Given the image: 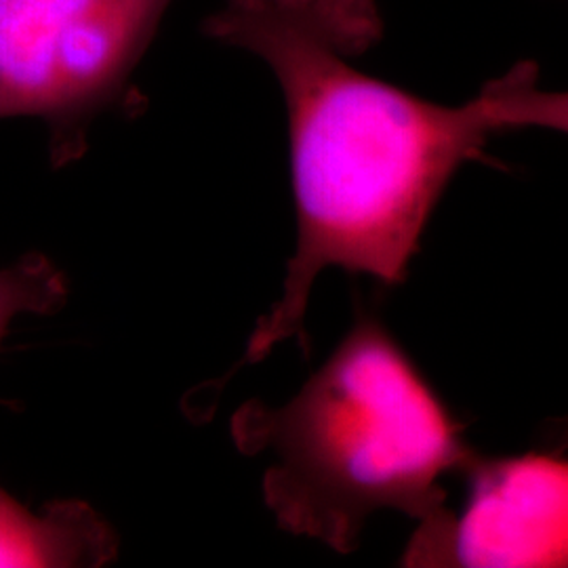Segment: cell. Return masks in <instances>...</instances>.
<instances>
[{
  "label": "cell",
  "mask_w": 568,
  "mask_h": 568,
  "mask_svg": "<svg viewBox=\"0 0 568 568\" xmlns=\"http://www.w3.org/2000/svg\"><path fill=\"white\" fill-rule=\"evenodd\" d=\"M119 554V537L84 501H55L42 514L0 488V567H103Z\"/></svg>",
  "instance_id": "obj_5"
},
{
  "label": "cell",
  "mask_w": 568,
  "mask_h": 568,
  "mask_svg": "<svg viewBox=\"0 0 568 568\" xmlns=\"http://www.w3.org/2000/svg\"><path fill=\"white\" fill-rule=\"evenodd\" d=\"M68 278L49 257L32 253L0 270V339L21 314L49 316L68 300Z\"/></svg>",
  "instance_id": "obj_6"
},
{
  "label": "cell",
  "mask_w": 568,
  "mask_h": 568,
  "mask_svg": "<svg viewBox=\"0 0 568 568\" xmlns=\"http://www.w3.org/2000/svg\"><path fill=\"white\" fill-rule=\"evenodd\" d=\"M466 506L417 523L403 567H565L568 466L549 453L476 457Z\"/></svg>",
  "instance_id": "obj_4"
},
{
  "label": "cell",
  "mask_w": 568,
  "mask_h": 568,
  "mask_svg": "<svg viewBox=\"0 0 568 568\" xmlns=\"http://www.w3.org/2000/svg\"><path fill=\"white\" fill-rule=\"evenodd\" d=\"M384 321L358 310L342 344L304 387L272 408L244 405L236 447L270 453L264 501L278 527L349 554L382 509L424 523L447 508L440 480L478 450Z\"/></svg>",
  "instance_id": "obj_2"
},
{
  "label": "cell",
  "mask_w": 568,
  "mask_h": 568,
  "mask_svg": "<svg viewBox=\"0 0 568 568\" xmlns=\"http://www.w3.org/2000/svg\"><path fill=\"white\" fill-rule=\"evenodd\" d=\"M171 0H0V119L39 116L53 163L122 91Z\"/></svg>",
  "instance_id": "obj_3"
},
{
  "label": "cell",
  "mask_w": 568,
  "mask_h": 568,
  "mask_svg": "<svg viewBox=\"0 0 568 568\" xmlns=\"http://www.w3.org/2000/svg\"><path fill=\"white\" fill-rule=\"evenodd\" d=\"M209 39L262 58L281 82L297 211L283 295L244 352L255 365L283 342L310 354L305 312L326 267L405 283L448 182L501 133L567 131L565 93L520 61L457 108L366 77L349 60L384 34L377 0H224Z\"/></svg>",
  "instance_id": "obj_1"
}]
</instances>
